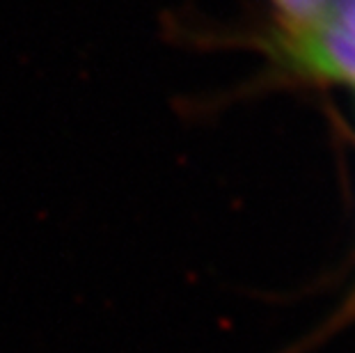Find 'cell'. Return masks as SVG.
I'll return each mask as SVG.
<instances>
[{
    "label": "cell",
    "instance_id": "3",
    "mask_svg": "<svg viewBox=\"0 0 355 353\" xmlns=\"http://www.w3.org/2000/svg\"><path fill=\"white\" fill-rule=\"evenodd\" d=\"M335 10L330 14L355 37V0H332Z\"/></svg>",
    "mask_w": 355,
    "mask_h": 353
},
{
    "label": "cell",
    "instance_id": "1",
    "mask_svg": "<svg viewBox=\"0 0 355 353\" xmlns=\"http://www.w3.org/2000/svg\"><path fill=\"white\" fill-rule=\"evenodd\" d=\"M284 44L303 69L355 85V37L330 10L312 24L289 30Z\"/></svg>",
    "mask_w": 355,
    "mask_h": 353
},
{
    "label": "cell",
    "instance_id": "2",
    "mask_svg": "<svg viewBox=\"0 0 355 353\" xmlns=\"http://www.w3.org/2000/svg\"><path fill=\"white\" fill-rule=\"evenodd\" d=\"M273 3L282 12L284 21H289V30H296L321 19L332 0H273Z\"/></svg>",
    "mask_w": 355,
    "mask_h": 353
}]
</instances>
